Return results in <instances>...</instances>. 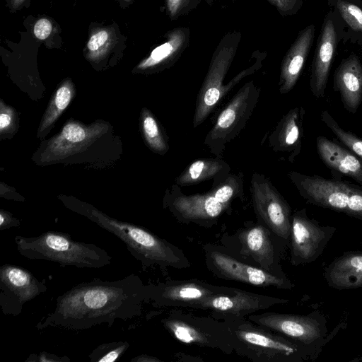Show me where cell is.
<instances>
[{
	"label": "cell",
	"instance_id": "cell-1",
	"mask_svg": "<svg viewBox=\"0 0 362 362\" xmlns=\"http://www.w3.org/2000/svg\"><path fill=\"white\" fill-rule=\"evenodd\" d=\"M150 302V285L135 274L116 281L94 279L80 283L58 296L54 310L37 325L38 329L58 327L81 330L116 320L139 316Z\"/></svg>",
	"mask_w": 362,
	"mask_h": 362
},
{
	"label": "cell",
	"instance_id": "cell-2",
	"mask_svg": "<svg viewBox=\"0 0 362 362\" xmlns=\"http://www.w3.org/2000/svg\"><path fill=\"white\" fill-rule=\"evenodd\" d=\"M80 213L120 239L144 269L158 266L161 269H182L191 267L182 249L142 226L115 219L90 206Z\"/></svg>",
	"mask_w": 362,
	"mask_h": 362
},
{
	"label": "cell",
	"instance_id": "cell-3",
	"mask_svg": "<svg viewBox=\"0 0 362 362\" xmlns=\"http://www.w3.org/2000/svg\"><path fill=\"white\" fill-rule=\"evenodd\" d=\"M17 251L31 260H47L62 267L98 269L110 264L112 257L93 243L74 240L61 231H47L38 236L14 238Z\"/></svg>",
	"mask_w": 362,
	"mask_h": 362
},
{
	"label": "cell",
	"instance_id": "cell-4",
	"mask_svg": "<svg viewBox=\"0 0 362 362\" xmlns=\"http://www.w3.org/2000/svg\"><path fill=\"white\" fill-rule=\"evenodd\" d=\"M223 320L233 336L234 352L253 362H298L306 356L305 346L247 317Z\"/></svg>",
	"mask_w": 362,
	"mask_h": 362
},
{
	"label": "cell",
	"instance_id": "cell-5",
	"mask_svg": "<svg viewBox=\"0 0 362 362\" xmlns=\"http://www.w3.org/2000/svg\"><path fill=\"white\" fill-rule=\"evenodd\" d=\"M165 330L177 341L189 346L231 354L233 340L227 323L211 315H197L173 308L161 319Z\"/></svg>",
	"mask_w": 362,
	"mask_h": 362
},
{
	"label": "cell",
	"instance_id": "cell-6",
	"mask_svg": "<svg viewBox=\"0 0 362 362\" xmlns=\"http://www.w3.org/2000/svg\"><path fill=\"white\" fill-rule=\"evenodd\" d=\"M288 177L308 202L362 220V187L319 175L291 171Z\"/></svg>",
	"mask_w": 362,
	"mask_h": 362
},
{
	"label": "cell",
	"instance_id": "cell-7",
	"mask_svg": "<svg viewBox=\"0 0 362 362\" xmlns=\"http://www.w3.org/2000/svg\"><path fill=\"white\" fill-rule=\"evenodd\" d=\"M259 95L255 82L247 81L223 107L204 141V145L215 157L223 158L226 145L245 129Z\"/></svg>",
	"mask_w": 362,
	"mask_h": 362
},
{
	"label": "cell",
	"instance_id": "cell-8",
	"mask_svg": "<svg viewBox=\"0 0 362 362\" xmlns=\"http://www.w3.org/2000/svg\"><path fill=\"white\" fill-rule=\"evenodd\" d=\"M241 40L239 31L226 33L214 50L208 71L199 90L192 119L193 127L202 124L224 98L225 77Z\"/></svg>",
	"mask_w": 362,
	"mask_h": 362
},
{
	"label": "cell",
	"instance_id": "cell-9",
	"mask_svg": "<svg viewBox=\"0 0 362 362\" xmlns=\"http://www.w3.org/2000/svg\"><path fill=\"white\" fill-rule=\"evenodd\" d=\"M207 269L217 278L260 287L291 289L286 276L268 272L238 258L226 247L206 243L202 245Z\"/></svg>",
	"mask_w": 362,
	"mask_h": 362
},
{
	"label": "cell",
	"instance_id": "cell-10",
	"mask_svg": "<svg viewBox=\"0 0 362 362\" xmlns=\"http://www.w3.org/2000/svg\"><path fill=\"white\" fill-rule=\"evenodd\" d=\"M163 207L181 223L205 228L216 225L221 216L232 210V205L221 202L210 190L185 194L175 183L166 190Z\"/></svg>",
	"mask_w": 362,
	"mask_h": 362
},
{
	"label": "cell",
	"instance_id": "cell-11",
	"mask_svg": "<svg viewBox=\"0 0 362 362\" xmlns=\"http://www.w3.org/2000/svg\"><path fill=\"white\" fill-rule=\"evenodd\" d=\"M250 192L257 221L268 228L279 239L289 240L291 209L270 179L262 173H253Z\"/></svg>",
	"mask_w": 362,
	"mask_h": 362
},
{
	"label": "cell",
	"instance_id": "cell-12",
	"mask_svg": "<svg viewBox=\"0 0 362 362\" xmlns=\"http://www.w3.org/2000/svg\"><path fill=\"white\" fill-rule=\"evenodd\" d=\"M288 301L284 298L230 287L225 293L204 300L195 309L206 310L210 315L220 320L241 318Z\"/></svg>",
	"mask_w": 362,
	"mask_h": 362
},
{
	"label": "cell",
	"instance_id": "cell-13",
	"mask_svg": "<svg viewBox=\"0 0 362 362\" xmlns=\"http://www.w3.org/2000/svg\"><path fill=\"white\" fill-rule=\"evenodd\" d=\"M47 288L45 279L40 281L25 268L10 264L0 267V305L4 315H18L25 303Z\"/></svg>",
	"mask_w": 362,
	"mask_h": 362
},
{
	"label": "cell",
	"instance_id": "cell-14",
	"mask_svg": "<svg viewBox=\"0 0 362 362\" xmlns=\"http://www.w3.org/2000/svg\"><path fill=\"white\" fill-rule=\"evenodd\" d=\"M149 285L150 301L154 306L192 309L209 297L225 293L230 288L197 279L168 280Z\"/></svg>",
	"mask_w": 362,
	"mask_h": 362
},
{
	"label": "cell",
	"instance_id": "cell-15",
	"mask_svg": "<svg viewBox=\"0 0 362 362\" xmlns=\"http://www.w3.org/2000/svg\"><path fill=\"white\" fill-rule=\"evenodd\" d=\"M276 237L268 228L257 221L246 223L235 238L242 259L272 274L286 276L279 265V252L274 245Z\"/></svg>",
	"mask_w": 362,
	"mask_h": 362
},
{
	"label": "cell",
	"instance_id": "cell-16",
	"mask_svg": "<svg viewBox=\"0 0 362 362\" xmlns=\"http://www.w3.org/2000/svg\"><path fill=\"white\" fill-rule=\"evenodd\" d=\"M327 228L320 227L310 219L303 209L292 214L291 240V263L297 266L315 260L328 240Z\"/></svg>",
	"mask_w": 362,
	"mask_h": 362
},
{
	"label": "cell",
	"instance_id": "cell-17",
	"mask_svg": "<svg viewBox=\"0 0 362 362\" xmlns=\"http://www.w3.org/2000/svg\"><path fill=\"white\" fill-rule=\"evenodd\" d=\"M247 318L308 346L322 335L320 324L313 317L293 314L265 312Z\"/></svg>",
	"mask_w": 362,
	"mask_h": 362
},
{
	"label": "cell",
	"instance_id": "cell-18",
	"mask_svg": "<svg viewBox=\"0 0 362 362\" xmlns=\"http://www.w3.org/2000/svg\"><path fill=\"white\" fill-rule=\"evenodd\" d=\"M305 114L303 106L289 110L267 138L269 147L275 153L286 155L290 163H293L301 151Z\"/></svg>",
	"mask_w": 362,
	"mask_h": 362
},
{
	"label": "cell",
	"instance_id": "cell-19",
	"mask_svg": "<svg viewBox=\"0 0 362 362\" xmlns=\"http://www.w3.org/2000/svg\"><path fill=\"white\" fill-rule=\"evenodd\" d=\"M337 35L331 19H326L315 50L310 80V90L316 98L325 96L331 64L333 60Z\"/></svg>",
	"mask_w": 362,
	"mask_h": 362
},
{
	"label": "cell",
	"instance_id": "cell-20",
	"mask_svg": "<svg viewBox=\"0 0 362 362\" xmlns=\"http://www.w3.org/2000/svg\"><path fill=\"white\" fill-rule=\"evenodd\" d=\"M314 30L313 25L304 28L284 56L278 83L281 94L289 93L296 86L313 40Z\"/></svg>",
	"mask_w": 362,
	"mask_h": 362
},
{
	"label": "cell",
	"instance_id": "cell-21",
	"mask_svg": "<svg viewBox=\"0 0 362 362\" xmlns=\"http://www.w3.org/2000/svg\"><path fill=\"white\" fill-rule=\"evenodd\" d=\"M334 89L344 108L356 113L362 101V64L355 55L344 59L335 71Z\"/></svg>",
	"mask_w": 362,
	"mask_h": 362
},
{
	"label": "cell",
	"instance_id": "cell-22",
	"mask_svg": "<svg viewBox=\"0 0 362 362\" xmlns=\"http://www.w3.org/2000/svg\"><path fill=\"white\" fill-rule=\"evenodd\" d=\"M316 147L320 159L333 173L349 177L362 187V160L323 136L316 139Z\"/></svg>",
	"mask_w": 362,
	"mask_h": 362
},
{
	"label": "cell",
	"instance_id": "cell-23",
	"mask_svg": "<svg viewBox=\"0 0 362 362\" xmlns=\"http://www.w3.org/2000/svg\"><path fill=\"white\" fill-rule=\"evenodd\" d=\"M325 278L337 289L362 286V252H347L334 259L327 267Z\"/></svg>",
	"mask_w": 362,
	"mask_h": 362
},
{
	"label": "cell",
	"instance_id": "cell-24",
	"mask_svg": "<svg viewBox=\"0 0 362 362\" xmlns=\"http://www.w3.org/2000/svg\"><path fill=\"white\" fill-rule=\"evenodd\" d=\"M230 173L229 164L223 158H207L193 160L175 180L180 187L198 185L213 180L212 184L224 180Z\"/></svg>",
	"mask_w": 362,
	"mask_h": 362
},
{
	"label": "cell",
	"instance_id": "cell-25",
	"mask_svg": "<svg viewBox=\"0 0 362 362\" xmlns=\"http://www.w3.org/2000/svg\"><path fill=\"white\" fill-rule=\"evenodd\" d=\"M190 41V30L187 27L175 28L168 33V39L156 47L148 59L143 64L144 68L163 66L166 68L176 62Z\"/></svg>",
	"mask_w": 362,
	"mask_h": 362
},
{
	"label": "cell",
	"instance_id": "cell-26",
	"mask_svg": "<svg viewBox=\"0 0 362 362\" xmlns=\"http://www.w3.org/2000/svg\"><path fill=\"white\" fill-rule=\"evenodd\" d=\"M142 129L145 140L152 151L160 155L168 151V138L155 117L148 110L143 113Z\"/></svg>",
	"mask_w": 362,
	"mask_h": 362
},
{
	"label": "cell",
	"instance_id": "cell-27",
	"mask_svg": "<svg viewBox=\"0 0 362 362\" xmlns=\"http://www.w3.org/2000/svg\"><path fill=\"white\" fill-rule=\"evenodd\" d=\"M209 190L221 202L232 205L235 199L244 197L243 174L241 172L230 173L222 182L212 184Z\"/></svg>",
	"mask_w": 362,
	"mask_h": 362
},
{
	"label": "cell",
	"instance_id": "cell-28",
	"mask_svg": "<svg viewBox=\"0 0 362 362\" xmlns=\"http://www.w3.org/2000/svg\"><path fill=\"white\" fill-rule=\"evenodd\" d=\"M321 119L344 146L362 160L361 138L341 128L327 110L322 112Z\"/></svg>",
	"mask_w": 362,
	"mask_h": 362
},
{
	"label": "cell",
	"instance_id": "cell-29",
	"mask_svg": "<svg viewBox=\"0 0 362 362\" xmlns=\"http://www.w3.org/2000/svg\"><path fill=\"white\" fill-rule=\"evenodd\" d=\"M127 341H113L98 345L89 354L91 362H115L118 361L129 347Z\"/></svg>",
	"mask_w": 362,
	"mask_h": 362
},
{
	"label": "cell",
	"instance_id": "cell-30",
	"mask_svg": "<svg viewBox=\"0 0 362 362\" xmlns=\"http://www.w3.org/2000/svg\"><path fill=\"white\" fill-rule=\"evenodd\" d=\"M73 96L69 86H61L57 91L54 101L42 122V130L52 124L59 115L68 107Z\"/></svg>",
	"mask_w": 362,
	"mask_h": 362
},
{
	"label": "cell",
	"instance_id": "cell-31",
	"mask_svg": "<svg viewBox=\"0 0 362 362\" xmlns=\"http://www.w3.org/2000/svg\"><path fill=\"white\" fill-rule=\"evenodd\" d=\"M337 6L346 23L353 30L362 32V10L344 0H338Z\"/></svg>",
	"mask_w": 362,
	"mask_h": 362
},
{
	"label": "cell",
	"instance_id": "cell-32",
	"mask_svg": "<svg viewBox=\"0 0 362 362\" xmlns=\"http://www.w3.org/2000/svg\"><path fill=\"white\" fill-rule=\"evenodd\" d=\"M167 11L172 20H177L195 9L202 0H166Z\"/></svg>",
	"mask_w": 362,
	"mask_h": 362
},
{
	"label": "cell",
	"instance_id": "cell-33",
	"mask_svg": "<svg viewBox=\"0 0 362 362\" xmlns=\"http://www.w3.org/2000/svg\"><path fill=\"white\" fill-rule=\"evenodd\" d=\"M62 135L64 139L72 143L83 141L86 137L85 129L79 124L69 123L64 126Z\"/></svg>",
	"mask_w": 362,
	"mask_h": 362
},
{
	"label": "cell",
	"instance_id": "cell-34",
	"mask_svg": "<svg viewBox=\"0 0 362 362\" xmlns=\"http://www.w3.org/2000/svg\"><path fill=\"white\" fill-rule=\"evenodd\" d=\"M282 16L292 14L296 12L300 0H267Z\"/></svg>",
	"mask_w": 362,
	"mask_h": 362
},
{
	"label": "cell",
	"instance_id": "cell-35",
	"mask_svg": "<svg viewBox=\"0 0 362 362\" xmlns=\"http://www.w3.org/2000/svg\"><path fill=\"white\" fill-rule=\"evenodd\" d=\"M67 362L70 359L66 356H59L57 355L49 353L47 351H41L38 355L36 354H30L25 362Z\"/></svg>",
	"mask_w": 362,
	"mask_h": 362
},
{
	"label": "cell",
	"instance_id": "cell-36",
	"mask_svg": "<svg viewBox=\"0 0 362 362\" xmlns=\"http://www.w3.org/2000/svg\"><path fill=\"white\" fill-rule=\"evenodd\" d=\"M52 30V25L46 18L40 19L35 25L34 34L40 40L47 38Z\"/></svg>",
	"mask_w": 362,
	"mask_h": 362
},
{
	"label": "cell",
	"instance_id": "cell-37",
	"mask_svg": "<svg viewBox=\"0 0 362 362\" xmlns=\"http://www.w3.org/2000/svg\"><path fill=\"white\" fill-rule=\"evenodd\" d=\"M108 34L105 30H102L93 35L88 42V47L90 51L97 50L107 40Z\"/></svg>",
	"mask_w": 362,
	"mask_h": 362
},
{
	"label": "cell",
	"instance_id": "cell-38",
	"mask_svg": "<svg viewBox=\"0 0 362 362\" xmlns=\"http://www.w3.org/2000/svg\"><path fill=\"white\" fill-rule=\"evenodd\" d=\"M20 221L13 218L11 214L1 210L0 212V230H4L12 227H18Z\"/></svg>",
	"mask_w": 362,
	"mask_h": 362
},
{
	"label": "cell",
	"instance_id": "cell-39",
	"mask_svg": "<svg viewBox=\"0 0 362 362\" xmlns=\"http://www.w3.org/2000/svg\"><path fill=\"white\" fill-rule=\"evenodd\" d=\"M12 124V115L10 110H4L1 105L0 115V129L1 133L7 130Z\"/></svg>",
	"mask_w": 362,
	"mask_h": 362
},
{
	"label": "cell",
	"instance_id": "cell-40",
	"mask_svg": "<svg viewBox=\"0 0 362 362\" xmlns=\"http://www.w3.org/2000/svg\"><path fill=\"white\" fill-rule=\"evenodd\" d=\"M175 359L178 361H187V362H200L203 361L200 357H194L190 355H187L184 353L178 352L175 354Z\"/></svg>",
	"mask_w": 362,
	"mask_h": 362
},
{
	"label": "cell",
	"instance_id": "cell-41",
	"mask_svg": "<svg viewBox=\"0 0 362 362\" xmlns=\"http://www.w3.org/2000/svg\"><path fill=\"white\" fill-rule=\"evenodd\" d=\"M131 361L132 362H160L162 361L155 356H149V355H146V354H141V355L137 356L132 358Z\"/></svg>",
	"mask_w": 362,
	"mask_h": 362
},
{
	"label": "cell",
	"instance_id": "cell-42",
	"mask_svg": "<svg viewBox=\"0 0 362 362\" xmlns=\"http://www.w3.org/2000/svg\"><path fill=\"white\" fill-rule=\"evenodd\" d=\"M216 0H205V1L209 5V6H212L214 2L216 1ZM223 1H229V2H235L236 0H223Z\"/></svg>",
	"mask_w": 362,
	"mask_h": 362
}]
</instances>
